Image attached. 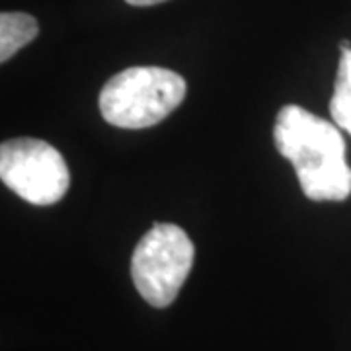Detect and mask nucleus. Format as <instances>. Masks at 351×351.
<instances>
[{
	"label": "nucleus",
	"mask_w": 351,
	"mask_h": 351,
	"mask_svg": "<svg viewBox=\"0 0 351 351\" xmlns=\"http://www.w3.org/2000/svg\"><path fill=\"white\" fill-rule=\"evenodd\" d=\"M186 90V80L170 69L129 66L101 88V117L119 129H147L174 112Z\"/></svg>",
	"instance_id": "2"
},
{
	"label": "nucleus",
	"mask_w": 351,
	"mask_h": 351,
	"mask_svg": "<svg viewBox=\"0 0 351 351\" xmlns=\"http://www.w3.org/2000/svg\"><path fill=\"white\" fill-rule=\"evenodd\" d=\"M277 151L293 164L302 193L313 201L351 195V168L341 129L297 104L283 106L274 127Z\"/></svg>",
	"instance_id": "1"
},
{
	"label": "nucleus",
	"mask_w": 351,
	"mask_h": 351,
	"mask_svg": "<svg viewBox=\"0 0 351 351\" xmlns=\"http://www.w3.org/2000/svg\"><path fill=\"white\" fill-rule=\"evenodd\" d=\"M39 24L32 14H0V61L6 63L18 51L38 38Z\"/></svg>",
	"instance_id": "5"
},
{
	"label": "nucleus",
	"mask_w": 351,
	"mask_h": 351,
	"mask_svg": "<svg viewBox=\"0 0 351 351\" xmlns=\"http://www.w3.org/2000/svg\"><path fill=\"white\" fill-rule=\"evenodd\" d=\"M0 178L22 199L47 207L61 201L71 186L63 154L41 138L20 137L0 147Z\"/></svg>",
	"instance_id": "4"
},
{
	"label": "nucleus",
	"mask_w": 351,
	"mask_h": 351,
	"mask_svg": "<svg viewBox=\"0 0 351 351\" xmlns=\"http://www.w3.org/2000/svg\"><path fill=\"white\" fill-rule=\"evenodd\" d=\"M330 113L334 123L351 135V47L341 49L334 96L330 101Z\"/></svg>",
	"instance_id": "6"
},
{
	"label": "nucleus",
	"mask_w": 351,
	"mask_h": 351,
	"mask_svg": "<svg viewBox=\"0 0 351 351\" xmlns=\"http://www.w3.org/2000/svg\"><path fill=\"white\" fill-rule=\"evenodd\" d=\"M125 2L131 6H154V4H160L166 0H125Z\"/></svg>",
	"instance_id": "7"
},
{
	"label": "nucleus",
	"mask_w": 351,
	"mask_h": 351,
	"mask_svg": "<svg viewBox=\"0 0 351 351\" xmlns=\"http://www.w3.org/2000/svg\"><path fill=\"white\" fill-rule=\"evenodd\" d=\"M195 260V246L184 228L156 223L138 240L131 258V277L145 301L166 308L176 301Z\"/></svg>",
	"instance_id": "3"
}]
</instances>
